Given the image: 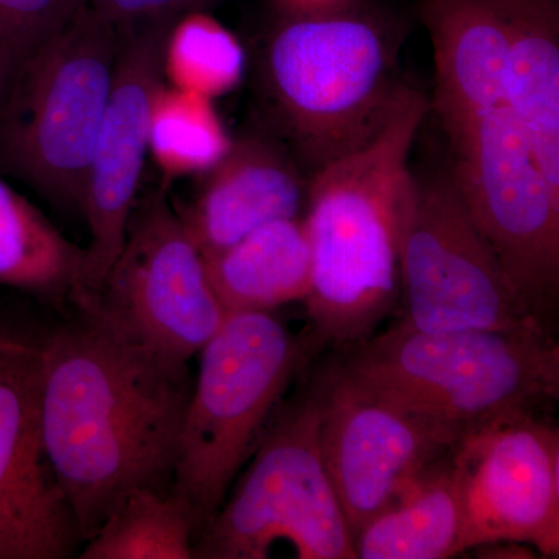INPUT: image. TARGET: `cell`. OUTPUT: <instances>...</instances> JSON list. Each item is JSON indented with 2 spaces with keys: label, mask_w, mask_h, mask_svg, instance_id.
Returning a JSON list of instances; mask_svg holds the SVG:
<instances>
[{
  "label": "cell",
  "mask_w": 559,
  "mask_h": 559,
  "mask_svg": "<svg viewBox=\"0 0 559 559\" xmlns=\"http://www.w3.org/2000/svg\"><path fill=\"white\" fill-rule=\"evenodd\" d=\"M219 0H86L92 10L119 31L176 20L190 11H207Z\"/></svg>",
  "instance_id": "obj_25"
},
{
  "label": "cell",
  "mask_w": 559,
  "mask_h": 559,
  "mask_svg": "<svg viewBox=\"0 0 559 559\" xmlns=\"http://www.w3.org/2000/svg\"><path fill=\"white\" fill-rule=\"evenodd\" d=\"M246 64L240 39L207 11L182 14L168 28L162 76L170 86L215 100L240 86Z\"/></svg>",
  "instance_id": "obj_23"
},
{
  "label": "cell",
  "mask_w": 559,
  "mask_h": 559,
  "mask_svg": "<svg viewBox=\"0 0 559 559\" xmlns=\"http://www.w3.org/2000/svg\"><path fill=\"white\" fill-rule=\"evenodd\" d=\"M197 198L179 210L202 255L280 219L301 218L310 179L280 140L246 134L205 173Z\"/></svg>",
  "instance_id": "obj_15"
},
{
  "label": "cell",
  "mask_w": 559,
  "mask_h": 559,
  "mask_svg": "<svg viewBox=\"0 0 559 559\" xmlns=\"http://www.w3.org/2000/svg\"><path fill=\"white\" fill-rule=\"evenodd\" d=\"M280 9L261 50V92L311 178L377 138L409 84L396 28L366 0Z\"/></svg>",
  "instance_id": "obj_3"
},
{
  "label": "cell",
  "mask_w": 559,
  "mask_h": 559,
  "mask_svg": "<svg viewBox=\"0 0 559 559\" xmlns=\"http://www.w3.org/2000/svg\"><path fill=\"white\" fill-rule=\"evenodd\" d=\"M86 0H0V64L5 86L33 51L61 31Z\"/></svg>",
  "instance_id": "obj_24"
},
{
  "label": "cell",
  "mask_w": 559,
  "mask_h": 559,
  "mask_svg": "<svg viewBox=\"0 0 559 559\" xmlns=\"http://www.w3.org/2000/svg\"><path fill=\"white\" fill-rule=\"evenodd\" d=\"M173 22L121 31L123 40L116 79L92 148L81 197V212L86 216L91 240L84 249L76 305L100 290L123 248L148 156L151 102L164 81L162 53Z\"/></svg>",
  "instance_id": "obj_13"
},
{
  "label": "cell",
  "mask_w": 559,
  "mask_h": 559,
  "mask_svg": "<svg viewBox=\"0 0 559 559\" xmlns=\"http://www.w3.org/2000/svg\"><path fill=\"white\" fill-rule=\"evenodd\" d=\"M81 540L68 496L44 447L38 352L0 370V559H62Z\"/></svg>",
  "instance_id": "obj_14"
},
{
  "label": "cell",
  "mask_w": 559,
  "mask_h": 559,
  "mask_svg": "<svg viewBox=\"0 0 559 559\" xmlns=\"http://www.w3.org/2000/svg\"><path fill=\"white\" fill-rule=\"evenodd\" d=\"M84 249L0 179V285L55 301H76Z\"/></svg>",
  "instance_id": "obj_20"
},
{
  "label": "cell",
  "mask_w": 559,
  "mask_h": 559,
  "mask_svg": "<svg viewBox=\"0 0 559 559\" xmlns=\"http://www.w3.org/2000/svg\"><path fill=\"white\" fill-rule=\"evenodd\" d=\"M92 308L151 352L189 364L227 318L204 255L164 191L132 212L127 238Z\"/></svg>",
  "instance_id": "obj_10"
},
{
  "label": "cell",
  "mask_w": 559,
  "mask_h": 559,
  "mask_svg": "<svg viewBox=\"0 0 559 559\" xmlns=\"http://www.w3.org/2000/svg\"><path fill=\"white\" fill-rule=\"evenodd\" d=\"M231 142L213 100L162 81L151 102L148 154L165 176L205 175Z\"/></svg>",
  "instance_id": "obj_22"
},
{
  "label": "cell",
  "mask_w": 559,
  "mask_h": 559,
  "mask_svg": "<svg viewBox=\"0 0 559 559\" xmlns=\"http://www.w3.org/2000/svg\"><path fill=\"white\" fill-rule=\"evenodd\" d=\"M448 139L452 180L471 218L528 310L550 329L559 297V191L507 105Z\"/></svg>",
  "instance_id": "obj_9"
},
{
  "label": "cell",
  "mask_w": 559,
  "mask_h": 559,
  "mask_svg": "<svg viewBox=\"0 0 559 559\" xmlns=\"http://www.w3.org/2000/svg\"><path fill=\"white\" fill-rule=\"evenodd\" d=\"M210 285L227 316L274 312L307 300L311 249L304 218L280 219L204 255Z\"/></svg>",
  "instance_id": "obj_18"
},
{
  "label": "cell",
  "mask_w": 559,
  "mask_h": 559,
  "mask_svg": "<svg viewBox=\"0 0 559 559\" xmlns=\"http://www.w3.org/2000/svg\"><path fill=\"white\" fill-rule=\"evenodd\" d=\"M337 366L374 395L465 433L559 399L551 334L423 331L400 320L349 348Z\"/></svg>",
  "instance_id": "obj_4"
},
{
  "label": "cell",
  "mask_w": 559,
  "mask_h": 559,
  "mask_svg": "<svg viewBox=\"0 0 559 559\" xmlns=\"http://www.w3.org/2000/svg\"><path fill=\"white\" fill-rule=\"evenodd\" d=\"M429 109L425 94L407 86L377 138L310 178L304 224L311 289L305 304L314 347H358L395 308L411 150Z\"/></svg>",
  "instance_id": "obj_2"
},
{
  "label": "cell",
  "mask_w": 559,
  "mask_h": 559,
  "mask_svg": "<svg viewBox=\"0 0 559 559\" xmlns=\"http://www.w3.org/2000/svg\"><path fill=\"white\" fill-rule=\"evenodd\" d=\"M36 352L44 447L84 544L130 492L170 491L189 364L151 352L87 307Z\"/></svg>",
  "instance_id": "obj_1"
},
{
  "label": "cell",
  "mask_w": 559,
  "mask_h": 559,
  "mask_svg": "<svg viewBox=\"0 0 559 559\" xmlns=\"http://www.w3.org/2000/svg\"><path fill=\"white\" fill-rule=\"evenodd\" d=\"M311 388L319 406L320 454L353 539L462 437L374 395L337 364Z\"/></svg>",
  "instance_id": "obj_12"
},
{
  "label": "cell",
  "mask_w": 559,
  "mask_h": 559,
  "mask_svg": "<svg viewBox=\"0 0 559 559\" xmlns=\"http://www.w3.org/2000/svg\"><path fill=\"white\" fill-rule=\"evenodd\" d=\"M20 342H14L10 340H5V337L0 336V348H14L20 347Z\"/></svg>",
  "instance_id": "obj_28"
},
{
  "label": "cell",
  "mask_w": 559,
  "mask_h": 559,
  "mask_svg": "<svg viewBox=\"0 0 559 559\" xmlns=\"http://www.w3.org/2000/svg\"><path fill=\"white\" fill-rule=\"evenodd\" d=\"M193 518L176 492L142 488L130 492L86 540L81 559L194 558Z\"/></svg>",
  "instance_id": "obj_21"
},
{
  "label": "cell",
  "mask_w": 559,
  "mask_h": 559,
  "mask_svg": "<svg viewBox=\"0 0 559 559\" xmlns=\"http://www.w3.org/2000/svg\"><path fill=\"white\" fill-rule=\"evenodd\" d=\"M436 61L432 108L448 138L507 105L509 39L492 0H417Z\"/></svg>",
  "instance_id": "obj_16"
},
{
  "label": "cell",
  "mask_w": 559,
  "mask_h": 559,
  "mask_svg": "<svg viewBox=\"0 0 559 559\" xmlns=\"http://www.w3.org/2000/svg\"><path fill=\"white\" fill-rule=\"evenodd\" d=\"M27 348V345H20V347L14 348H0V370L10 362V359L13 358L16 353L22 352V349Z\"/></svg>",
  "instance_id": "obj_27"
},
{
  "label": "cell",
  "mask_w": 559,
  "mask_h": 559,
  "mask_svg": "<svg viewBox=\"0 0 559 559\" xmlns=\"http://www.w3.org/2000/svg\"><path fill=\"white\" fill-rule=\"evenodd\" d=\"M331 2H340V0H278L280 7H308Z\"/></svg>",
  "instance_id": "obj_26"
},
{
  "label": "cell",
  "mask_w": 559,
  "mask_h": 559,
  "mask_svg": "<svg viewBox=\"0 0 559 559\" xmlns=\"http://www.w3.org/2000/svg\"><path fill=\"white\" fill-rule=\"evenodd\" d=\"M460 554L498 544L559 554V429L547 412L495 419L463 433L454 448Z\"/></svg>",
  "instance_id": "obj_11"
},
{
  "label": "cell",
  "mask_w": 559,
  "mask_h": 559,
  "mask_svg": "<svg viewBox=\"0 0 559 559\" xmlns=\"http://www.w3.org/2000/svg\"><path fill=\"white\" fill-rule=\"evenodd\" d=\"M400 286L412 329L551 334L514 289L450 171H412L401 209Z\"/></svg>",
  "instance_id": "obj_8"
},
{
  "label": "cell",
  "mask_w": 559,
  "mask_h": 559,
  "mask_svg": "<svg viewBox=\"0 0 559 559\" xmlns=\"http://www.w3.org/2000/svg\"><path fill=\"white\" fill-rule=\"evenodd\" d=\"M289 544L300 559H356L355 539L323 465L314 390L278 411L194 543V558L264 559Z\"/></svg>",
  "instance_id": "obj_7"
},
{
  "label": "cell",
  "mask_w": 559,
  "mask_h": 559,
  "mask_svg": "<svg viewBox=\"0 0 559 559\" xmlns=\"http://www.w3.org/2000/svg\"><path fill=\"white\" fill-rule=\"evenodd\" d=\"M507 39L506 103L559 191V0H492Z\"/></svg>",
  "instance_id": "obj_17"
},
{
  "label": "cell",
  "mask_w": 559,
  "mask_h": 559,
  "mask_svg": "<svg viewBox=\"0 0 559 559\" xmlns=\"http://www.w3.org/2000/svg\"><path fill=\"white\" fill-rule=\"evenodd\" d=\"M3 90H5V72H3L2 64H0V97H2Z\"/></svg>",
  "instance_id": "obj_29"
},
{
  "label": "cell",
  "mask_w": 559,
  "mask_h": 559,
  "mask_svg": "<svg viewBox=\"0 0 559 559\" xmlns=\"http://www.w3.org/2000/svg\"><path fill=\"white\" fill-rule=\"evenodd\" d=\"M308 345L272 312H235L198 353L171 487L197 538L259 448Z\"/></svg>",
  "instance_id": "obj_5"
},
{
  "label": "cell",
  "mask_w": 559,
  "mask_h": 559,
  "mask_svg": "<svg viewBox=\"0 0 559 559\" xmlns=\"http://www.w3.org/2000/svg\"><path fill=\"white\" fill-rule=\"evenodd\" d=\"M123 32L84 3L33 51L0 97V170L51 204L81 209Z\"/></svg>",
  "instance_id": "obj_6"
},
{
  "label": "cell",
  "mask_w": 559,
  "mask_h": 559,
  "mask_svg": "<svg viewBox=\"0 0 559 559\" xmlns=\"http://www.w3.org/2000/svg\"><path fill=\"white\" fill-rule=\"evenodd\" d=\"M454 448L359 530L356 558L447 559L460 555L462 499Z\"/></svg>",
  "instance_id": "obj_19"
}]
</instances>
